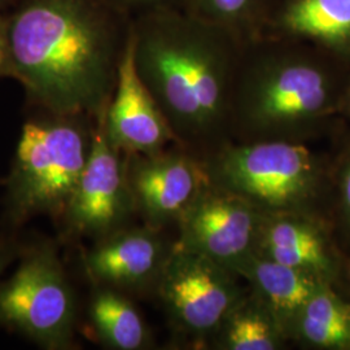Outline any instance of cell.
<instances>
[{
    "instance_id": "6da1fadb",
    "label": "cell",
    "mask_w": 350,
    "mask_h": 350,
    "mask_svg": "<svg viewBox=\"0 0 350 350\" xmlns=\"http://www.w3.org/2000/svg\"><path fill=\"white\" fill-rule=\"evenodd\" d=\"M5 20L11 78L31 108L95 120L107 111L130 16L108 0H16Z\"/></svg>"
},
{
    "instance_id": "7a4b0ae2",
    "label": "cell",
    "mask_w": 350,
    "mask_h": 350,
    "mask_svg": "<svg viewBox=\"0 0 350 350\" xmlns=\"http://www.w3.org/2000/svg\"><path fill=\"white\" fill-rule=\"evenodd\" d=\"M139 75L182 146H224L245 42L182 8L131 18Z\"/></svg>"
},
{
    "instance_id": "3957f363",
    "label": "cell",
    "mask_w": 350,
    "mask_h": 350,
    "mask_svg": "<svg viewBox=\"0 0 350 350\" xmlns=\"http://www.w3.org/2000/svg\"><path fill=\"white\" fill-rule=\"evenodd\" d=\"M325 51L263 34L245 42L231 101V135L240 142H301L341 112L348 73Z\"/></svg>"
},
{
    "instance_id": "277c9868",
    "label": "cell",
    "mask_w": 350,
    "mask_h": 350,
    "mask_svg": "<svg viewBox=\"0 0 350 350\" xmlns=\"http://www.w3.org/2000/svg\"><path fill=\"white\" fill-rule=\"evenodd\" d=\"M96 120L38 112L27 118L1 179V225L13 231L37 217H62L91 152Z\"/></svg>"
},
{
    "instance_id": "5b68a950",
    "label": "cell",
    "mask_w": 350,
    "mask_h": 350,
    "mask_svg": "<svg viewBox=\"0 0 350 350\" xmlns=\"http://www.w3.org/2000/svg\"><path fill=\"white\" fill-rule=\"evenodd\" d=\"M57 239L24 241L12 274L0 280V328L46 350L78 345L79 302Z\"/></svg>"
},
{
    "instance_id": "8992f818",
    "label": "cell",
    "mask_w": 350,
    "mask_h": 350,
    "mask_svg": "<svg viewBox=\"0 0 350 350\" xmlns=\"http://www.w3.org/2000/svg\"><path fill=\"white\" fill-rule=\"evenodd\" d=\"M226 146L204 166L213 186L262 214H304L317 195L319 169L302 142L260 140Z\"/></svg>"
},
{
    "instance_id": "52a82bcc",
    "label": "cell",
    "mask_w": 350,
    "mask_h": 350,
    "mask_svg": "<svg viewBox=\"0 0 350 350\" xmlns=\"http://www.w3.org/2000/svg\"><path fill=\"white\" fill-rule=\"evenodd\" d=\"M104 114L96 120L91 152L72 198L55 224L62 245L96 241L130 226L137 213L126 176L125 154L107 137Z\"/></svg>"
},
{
    "instance_id": "ba28073f",
    "label": "cell",
    "mask_w": 350,
    "mask_h": 350,
    "mask_svg": "<svg viewBox=\"0 0 350 350\" xmlns=\"http://www.w3.org/2000/svg\"><path fill=\"white\" fill-rule=\"evenodd\" d=\"M237 276L205 254L174 245L154 292L178 331L204 338L214 335L244 297Z\"/></svg>"
},
{
    "instance_id": "9c48e42d",
    "label": "cell",
    "mask_w": 350,
    "mask_h": 350,
    "mask_svg": "<svg viewBox=\"0 0 350 350\" xmlns=\"http://www.w3.org/2000/svg\"><path fill=\"white\" fill-rule=\"evenodd\" d=\"M262 215L248 202L209 182L178 219L179 239L175 245L230 267L254 250Z\"/></svg>"
},
{
    "instance_id": "30bf717a",
    "label": "cell",
    "mask_w": 350,
    "mask_h": 350,
    "mask_svg": "<svg viewBox=\"0 0 350 350\" xmlns=\"http://www.w3.org/2000/svg\"><path fill=\"white\" fill-rule=\"evenodd\" d=\"M126 176L144 225L161 230L178 222L209 185L204 166L179 152L125 154Z\"/></svg>"
},
{
    "instance_id": "8fae6325",
    "label": "cell",
    "mask_w": 350,
    "mask_h": 350,
    "mask_svg": "<svg viewBox=\"0 0 350 350\" xmlns=\"http://www.w3.org/2000/svg\"><path fill=\"white\" fill-rule=\"evenodd\" d=\"M160 230L144 225L126 226L81 252V265L92 286L120 292H142L156 288L172 248Z\"/></svg>"
},
{
    "instance_id": "7c38bea8",
    "label": "cell",
    "mask_w": 350,
    "mask_h": 350,
    "mask_svg": "<svg viewBox=\"0 0 350 350\" xmlns=\"http://www.w3.org/2000/svg\"><path fill=\"white\" fill-rule=\"evenodd\" d=\"M104 125L111 144L124 154H153L163 152L173 142L178 143L137 70L131 34L118 66Z\"/></svg>"
},
{
    "instance_id": "4fadbf2b",
    "label": "cell",
    "mask_w": 350,
    "mask_h": 350,
    "mask_svg": "<svg viewBox=\"0 0 350 350\" xmlns=\"http://www.w3.org/2000/svg\"><path fill=\"white\" fill-rule=\"evenodd\" d=\"M265 34L313 44L350 64V0H279Z\"/></svg>"
},
{
    "instance_id": "5bb4252c",
    "label": "cell",
    "mask_w": 350,
    "mask_h": 350,
    "mask_svg": "<svg viewBox=\"0 0 350 350\" xmlns=\"http://www.w3.org/2000/svg\"><path fill=\"white\" fill-rule=\"evenodd\" d=\"M245 279L253 296L271 313L284 335H292L302 308L323 284L319 276L266 258L256 252L230 266Z\"/></svg>"
},
{
    "instance_id": "9a60e30c",
    "label": "cell",
    "mask_w": 350,
    "mask_h": 350,
    "mask_svg": "<svg viewBox=\"0 0 350 350\" xmlns=\"http://www.w3.org/2000/svg\"><path fill=\"white\" fill-rule=\"evenodd\" d=\"M253 252L322 280L332 267L322 232L305 214H263Z\"/></svg>"
},
{
    "instance_id": "2e32d148",
    "label": "cell",
    "mask_w": 350,
    "mask_h": 350,
    "mask_svg": "<svg viewBox=\"0 0 350 350\" xmlns=\"http://www.w3.org/2000/svg\"><path fill=\"white\" fill-rule=\"evenodd\" d=\"M86 315L90 334L111 349H146L150 344L148 327L124 292L92 286Z\"/></svg>"
},
{
    "instance_id": "e0dca14e",
    "label": "cell",
    "mask_w": 350,
    "mask_h": 350,
    "mask_svg": "<svg viewBox=\"0 0 350 350\" xmlns=\"http://www.w3.org/2000/svg\"><path fill=\"white\" fill-rule=\"evenodd\" d=\"M227 350H275L283 347V329L254 296L243 297L214 334Z\"/></svg>"
},
{
    "instance_id": "ac0fdd59",
    "label": "cell",
    "mask_w": 350,
    "mask_h": 350,
    "mask_svg": "<svg viewBox=\"0 0 350 350\" xmlns=\"http://www.w3.org/2000/svg\"><path fill=\"white\" fill-rule=\"evenodd\" d=\"M292 335L319 348H344L350 344V306L325 284L302 308Z\"/></svg>"
},
{
    "instance_id": "d6986e66",
    "label": "cell",
    "mask_w": 350,
    "mask_h": 350,
    "mask_svg": "<svg viewBox=\"0 0 350 350\" xmlns=\"http://www.w3.org/2000/svg\"><path fill=\"white\" fill-rule=\"evenodd\" d=\"M279 0H183L182 10L250 42L266 33Z\"/></svg>"
},
{
    "instance_id": "ffe728a7",
    "label": "cell",
    "mask_w": 350,
    "mask_h": 350,
    "mask_svg": "<svg viewBox=\"0 0 350 350\" xmlns=\"http://www.w3.org/2000/svg\"><path fill=\"white\" fill-rule=\"evenodd\" d=\"M23 245L24 240L18 237V231H13L5 227L0 230V280L17 261Z\"/></svg>"
},
{
    "instance_id": "44dd1931",
    "label": "cell",
    "mask_w": 350,
    "mask_h": 350,
    "mask_svg": "<svg viewBox=\"0 0 350 350\" xmlns=\"http://www.w3.org/2000/svg\"><path fill=\"white\" fill-rule=\"evenodd\" d=\"M112 5L131 18L161 8H182L183 0H108Z\"/></svg>"
},
{
    "instance_id": "7402d4cb",
    "label": "cell",
    "mask_w": 350,
    "mask_h": 350,
    "mask_svg": "<svg viewBox=\"0 0 350 350\" xmlns=\"http://www.w3.org/2000/svg\"><path fill=\"white\" fill-rule=\"evenodd\" d=\"M11 57L7 34L5 12L0 10V78H11Z\"/></svg>"
},
{
    "instance_id": "603a6c76",
    "label": "cell",
    "mask_w": 350,
    "mask_h": 350,
    "mask_svg": "<svg viewBox=\"0 0 350 350\" xmlns=\"http://www.w3.org/2000/svg\"><path fill=\"white\" fill-rule=\"evenodd\" d=\"M341 196H342V204L344 209L350 217V163L342 175L341 180Z\"/></svg>"
},
{
    "instance_id": "cb8c5ba5",
    "label": "cell",
    "mask_w": 350,
    "mask_h": 350,
    "mask_svg": "<svg viewBox=\"0 0 350 350\" xmlns=\"http://www.w3.org/2000/svg\"><path fill=\"white\" fill-rule=\"evenodd\" d=\"M341 112L347 113V114L350 116V64L349 66H348L347 81H345V88H344V94H342Z\"/></svg>"
},
{
    "instance_id": "d4e9b609",
    "label": "cell",
    "mask_w": 350,
    "mask_h": 350,
    "mask_svg": "<svg viewBox=\"0 0 350 350\" xmlns=\"http://www.w3.org/2000/svg\"><path fill=\"white\" fill-rule=\"evenodd\" d=\"M16 0H0V10L1 11H8L11 7L13 5V3H14Z\"/></svg>"
},
{
    "instance_id": "484cf974",
    "label": "cell",
    "mask_w": 350,
    "mask_h": 350,
    "mask_svg": "<svg viewBox=\"0 0 350 350\" xmlns=\"http://www.w3.org/2000/svg\"><path fill=\"white\" fill-rule=\"evenodd\" d=\"M0 189H1V179H0ZM3 228V225H1V215H0V230Z\"/></svg>"
}]
</instances>
